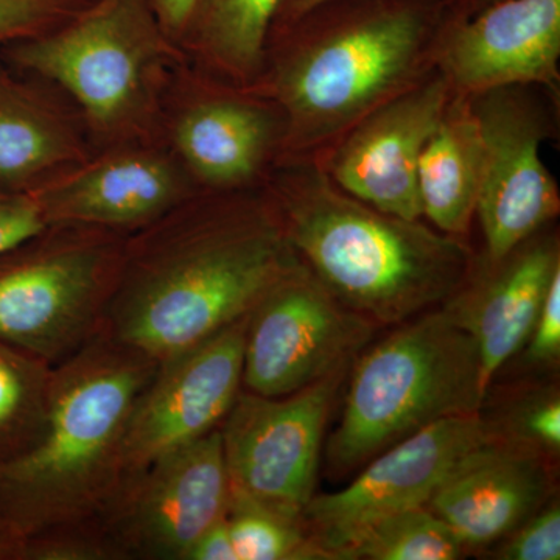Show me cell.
I'll return each instance as SVG.
<instances>
[{
    "mask_svg": "<svg viewBox=\"0 0 560 560\" xmlns=\"http://www.w3.org/2000/svg\"><path fill=\"white\" fill-rule=\"evenodd\" d=\"M300 261L271 198L198 210L125 246L101 334L161 363L249 315Z\"/></svg>",
    "mask_w": 560,
    "mask_h": 560,
    "instance_id": "obj_1",
    "label": "cell"
},
{
    "mask_svg": "<svg viewBox=\"0 0 560 560\" xmlns=\"http://www.w3.org/2000/svg\"><path fill=\"white\" fill-rule=\"evenodd\" d=\"M459 0H324L272 32L270 94L282 160L326 153L360 120L438 68Z\"/></svg>",
    "mask_w": 560,
    "mask_h": 560,
    "instance_id": "obj_2",
    "label": "cell"
},
{
    "mask_svg": "<svg viewBox=\"0 0 560 560\" xmlns=\"http://www.w3.org/2000/svg\"><path fill=\"white\" fill-rule=\"evenodd\" d=\"M271 200L302 264L345 307L378 327L444 304L474 265L466 238L375 209L311 158L283 160Z\"/></svg>",
    "mask_w": 560,
    "mask_h": 560,
    "instance_id": "obj_3",
    "label": "cell"
},
{
    "mask_svg": "<svg viewBox=\"0 0 560 560\" xmlns=\"http://www.w3.org/2000/svg\"><path fill=\"white\" fill-rule=\"evenodd\" d=\"M160 361L97 335L51 368L43 434L0 467V512L22 540L102 526L125 475L132 408Z\"/></svg>",
    "mask_w": 560,
    "mask_h": 560,
    "instance_id": "obj_4",
    "label": "cell"
},
{
    "mask_svg": "<svg viewBox=\"0 0 560 560\" xmlns=\"http://www.w3.org/2000/svg\"><path fill=\"white\" fill-rule=\"evenodd\" d=\"M350 371L340 422L327 442L335 477L438 420L480 412L488 400L477 342L442 307L399 324Z\"/></svg>",
    "mask_w": 560,
    "mask_h": 560,
    "instance_id": "obj_5",
    "label": "cell"
},
{
    "mask_svg": "<svg viewBox=\"0 0 560 560\" xmlns=\"http://www.w3.org/2000/svg\"><path fill=\"white\" fill-rule=\"evenodd\" d=\"M110 231L51 224L0 253V342L51 368L101 335L124 264Z\"/></svg>",
    "mask_w": 560,
    "mask_h": 560,
    "instance_id": "obj_6",
    "label": "cell"
},
{
    "mask_svg": "<svg viewBox=\"0 0 560 560\" xmlns=\"http://www.w3.org/2000/svg\"><path fill=\"white\" fill-rule=\"evenodd\" d=\"M558 95L536 84L467 95L485 158L475 217L489 259H500L559 217V186L540 156L541 145L558 135Z\"/></svg>",
    "mask_w": 560,
    "mask_h": 560,
    "instance_id": "obj_7",
    "label": "cell"
},
{
    "mask_svg": "<svg viewBox=\"0 0 560 560\" xmlns=\"http://www.w3.org/2000/svg\"><path fill=\"white\" fill-rule=\"evenodd\" d=\"M378 326L331 296L302 261L249 312L243 389L289 396L352 366Z\"/></svg>",
    "mask_w": 560,
    "mask_h": 560,
    "instance_id": "obj_8",
    "label": "cell"
},
{
    "mask_svg": "<svg viewBox=\"0 0 560 560\" xmlns=\"http://www.w3.org/2000/svg\"><path fill=\"white\" fill-rule=\"evenodd\" d=\"M349 368L282 397L243 389L221 423L232 488L302 517L315 497L320 448Z\"/></svg>",
    "mask_w": 560,
    "mask_h": 560,
    "instance_id": "obj_9",
    "label": "cell"
},
{
    "mask_svg": "<svg viewBox=\"0 0 560 560\" xmlns=\"http://www.w3.org/2000/svg\"><path fill=\"white\" fill-rule=\"evenodd\" d=\"M158 25L151 0H95L61 31L25 39L13 58L61 84L92 120L113 125L139 101Z\"/></svg>",
    "mask_w": 560,
    "mask_h": 560,
    "instance_id": "obj_10",
    "label": "cell"
},
{
    "mask_svg": "<svg viewBox=\"0 0 560 560\" xmlns=\"http://www.w3.org/2000/svg\"><path fill=\"white\" fill-rule=\"evenodd\" d=\"M489 438L481 411L431 423L372 458L345 489L315 493L302 514L308 536L329 559L345 560L375 523L429 506L456 464Z\"/></svg>",
    "mask_w": 560,
    "mask_h": 560,
    "instance_id": "obj_11",
    "label": "cell"
},
{
    "mask_svg": "<svg viewBox=\"0 0 560 560\" xmlns=\"http://www.w3.org/2000/svg\"><path fill=\"white\" fill-rule=\"evenodd\" d=\"M230 500L217 429L128 477L102 528L119 560H187L202 533L226 517Z\"/></svg>",
    "mask_w": 560,
    "mask_h": 560,
    "instance_id": "obj_12",
    "label": "cell"
},
{
    "mask_svg": "<svg viewBox=\"0 0 560 560\" xmlns=\"http://www.w3.org/2000/svg\"><path fill=\"white\" fill-rule=\"evenodd\" d=\"M248 316L161 361L128 422L127 478L220 429L243 388Z\"/></svg>",
    "mask_w": 560,
    "mask_h": 560,
    "instance_id": "obj_13",
    "label": "cell"
},
{
    "mask_svg": "<svg viewBox=\"0 0 560 560\" xmlns=\"http://www.w3.org/2000/svg\"><path fill=\"white\" fill-rule=\"evenodd\" d=\"M452 95L451 83L436 68L372 110L316 161L352 197L400 219L422 220L420 154Z\"/></svg>",
    "mask_w": 560,
    "mask_h": 560,
    "instance_id": "obj_14",
    "label": "cell"
},
{
    "mask_svg": "<svg viewBox=\"0 0 560 560\" xmlns=\"http://www.w3.org/2000/svg\"><path fill=\"white\" fill-rule=\"evenodd\" d=\"M559 61L560 0H501L456 14L438 69L460 95L515 84L559 91Z\"/></svg>",
    "mask_w": 560,
    "mask_h": 560,
    "instance_id": "obj_15",
    "label": "cell"
},
{
    "mask_svg": "<svg viewBox=\"0 0 560 560\" xmlns=\"http://www.w3.org/2000/svg\"><path fill=\"white\" fill-rule=\"evenodd\" d=\"M559 271V232L551 223L500 259L475 254L469 276L441 305L477 342L486 396L501 368L525 348Z\"/></svg>",
    "mask_w": 560,
    "mask_h": 560,
    "instance_id": "obj_16",
    "label": "cell"
},
{
    "mask_svg": "<svg viewBox=\"0 0 560 560\" xmlns=\"http://www.w3.org/2000/svg\"><path fill=\"white\" fill-rule=\"evenodd\" d=\"M552 459L489 438L467 453L429 508L466 550L499 544L552 497Z\"/></svg>",
    "mask_w": 560,
    "mask_h": 560,
    "instance_id": "obj_17",
    "label": "cell"
},
{
    "mask_svg": "<svg viewBox=\"0 0 560 560\" xmlns=\"http://www.w3.org/2000/svg\"><path fill=\"white\" fill-rule=\"evenodd\" d=\"M35 191L50 226L79 224L110 232L150 226L168 215L180 197L168 165L140 154L114 158Z\"/></svg>",
    "mask_w": 560,
    "mask_h": 560,
    "instance_id": "obj_18",
    "label": "cell"
},
{
    "mask_svg": "<svg viewBox=\"0 0 560 560\" xmlns=\"http://www.w3.org/2000/svg\"><path fill=\"white\" fill-rule=\"evenodd\" d=\"M282 114L245 98L220 97L187 110L176 128L180 154L202 183L237 189L256 178L282 145Z\"/></svg>",
    "mask_w": 560,
    "mask_h": 560,
    "instance_id": "obj_19",
    "label": "cell"
},
{
    "mask_svg": "<svg viewBox=\"0 0 560 560\" xmlns=\"http://www.w3.org/2000/svg\"><path fill=\"white\" fill-rule=\"evenodd\" d=\"M482 142L467 95L455 94L420 154L418 186L422 217L434 230L466 237L482 184Z\"/></svg>",
    "mask_w": 560,
    "mask_h": 560,
    "instance_id": "obj_20",
    "label": "cell"
},
{
    "mask_svg": "<svg viewBox=\"0 0 560 560\" xmlns=\"http://www.w3.org/2000/svg\"><path fill=\"white\" fill-rule=\"evenodd\" d=\"M283 0H206L195 22L209 60L235 81H253L265 66L272 22Z\"/></svg>",
    "mask_w": 560,
    "mask_h": 560,
    "instance_id": "obj_21",
    "label": "cell"
},
{
    "mask_svg": "<svg viewBox=\"0 0 560 560\" xmlns=\"http://www.w3.org/2000/svg\"><path fill=\"white\" fill-rule=\"evenodd\" d=\"M65 153V139L50 117L0 79V189L22 190Z\"/></svg>",
    "mask_w": 560,
    "mask_h": 560,
    "instance_id": "obj_22",
    "label": "cell"
},
{
    "mask_svg": "<svg viewBox=\"0 0 560 560\" xmlns=\"http://www.w3.org/2000/svg\"><path fill=\"white\" fill-rule=\"evenodd\" d=\"M51 366L0 342V467L31 451L43 434Z\"/></svg>",
    "mask_w": 560,
    "mask_h": 560,
    "instance_id": "obj_23",
    "label": "cell"
},
{
    "mask_svg": "<svg viewBox=\"0 0 560 560\" xmlns=\"http://www.w3.org/2000/svg\"><path fill=\"white\" fill-rule=\"evenodd\" d=\"M226 522L237 560H329L308 536L302 517L232 486Z\"/></svg>",
    "mask_w": 560,
    "mask_h": 560,
    "instance_id": "obj_24",
    "label": "cell"
},
{
    "mask_svg": "<svg viewBox=\"0 0 560 560\" xmlns=\"http://www.w3.org/2000/svg\"><path fill=\"white\" fill-rule=\"evenodd\" d=\"M466 551L440 515L419 506L375 523L345 560H456Z\"/></svg>",
    "mask_w": 560,
    "mask_h": 560,
    "instance_id": "obj_25",
    "label": "cell"
},
{
    "mask_svg": "<svg viewBox=\"0 0 560 560\" xmlns=\"http://www.w3.org/2000/svg\"><path fill=\"white\" fill-rule=\"evenodd\" d=\"M492 438L555 459L560 452V400L558 388L530 389L512 401L500 418L489 419Z\"/></svg>",
    "mask_w": 560,
    "mask_h": 560,
    "instance_id": "obj_26",
    "label": "cell"
},
{
    "mask_svg": "<svg viewBox=\"0 0 560 560\" xmlns=\"http://www.w3.org/2000/svg\"><path fill=\"white\" fill-rule=\"evenodd\" d=\"M493 558L501 560H559L560 506L551 497L518 528L500 540Z\"/></svg>",
    "mask_w": 560,
    "mask_h": 560,
    "instance_id": "obj_27",
    "label": "cell"
},
{
    "mask_svg": "<svg viewBox=\"0 0 560 560\" xmlns=\"http://www.w3.org/2000/svg\"><path fill=\"white\" fill-rule=\"evenodd\" d=\"M49 226L35 190L0 189V253Z\"/></svg>",
    "mask_w": 560,
    "mask_h": 560,
    "instance_id": "obj_28",
    "label": "cell"
},
{
    "mask_svg": "<svg viewBox=\"0 0 560 560\" xmlns=\"http://www.w3.org/2000/svg\"><path fill=\"white\" fill-rule=\"evenodd\" d=\"M525 359L536 366H552L560 359V271L548 287L539 316L525 345Z\"/></svg>",
    "mask_w": 560,
    "mask_h": 560,
    "instance_id": "obj_29",
    "label": "cell"
},
{
    "mask_svg": "<svg viewBox=\"0 0 560 560\" xmlns=\"http://www.w3.org/2000/svg\"><path fill=\"white\" fill-rule=\"evenodd\" d=\"M65 0H0V44L32 38L61 13Z\"/></svg>",
    "mask_w": 560,
    "mask_h": 560,
    "instance_id": "obj_30",
    "label": "cell"
},
{
    "mask_svg": "<svg viewBox=\"0 0 560 560\" xmlns=\"http://www.w3.org/2000/svg\"><path fill=\"white\" fill-rule=\"evenodd\" d=\"M206 0H151L162 31L183 35L195 27Z\"/></svg>",
    "mask_w": 560,
    "mask_h": 560,
    "instance_id": "obj_31",
    "label": "cell"
},
{
    "mask_svg": "<svg viewBox=\"0 0 560 560\" xmlns=\"http://www.w3.org/2000/svg\"><path fill=\"white\" fill-rule=\"evenodd\" d=\"M187 560H237L226 517L202 533L190 548Z\"/></svg>",
    "mask_w": 560,
    "mask_h": 560,
    "instance_id": "obj_32",
    "label": "cell"
},
{
    "mask_svg": "<svg viewBox=\"0 0 560 560\" xmlns=\"http://www.w3.org/2000/svg\"><path fill=\"white\" fill-rule=\"evenodd\" d=\"M24 540L0 512V560H21Z\"/></svg>",
    "mask_w": 560,
    "mask_h": 560,
    "instance_id": "obj_33",
    "label": "cell"
},
{
    "mask_svg": "<svg viewBox=\"0 0 560 560\" xmlns=\"http://www.w3.org/2000/svg\"><path fill=\"white\" fill-rule=\"evenodd\" d=\"M320 2H324V0H283L282 7H280L275 22H272L271 33L285 28L291 22L300 20L302 14L307 13L308 10Z\"/></svg>",
    "mask_w": 560,
    "mask_h": 560,
    "instance_id": "obj_34",
    "label": "cell"
},
{
    "mask_svg": "<svg viewBox=\"0 0 560 560\" xmlns=\"http://www.w3.org/2000/svg\"><path fill=\"white\" fill-rule=\"evenodd\" d=\"M460 7H463L464 14L471 16L486 7L493 5V3L501 2V0H459Z\"/></svg>",
    "mask_w": 560,
    "mask_h": 560,
    "instance_id": "obj_35",
    "label": "cell"
}]
</instances>
